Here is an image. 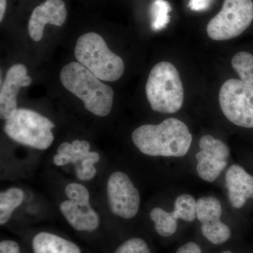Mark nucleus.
I'll return each mask as SVG.
<instances>
[{"mask_svg":"<svg viewBox=\"0 0 253 253\" xmlns=\"http://www.w3.org/2000/svg\"><path fill=\"white\" fill-rule=\"evenodd\" d=\"M131 139L142 154L153 157H182L192 142V135L185 123L174 118L158 125L141 126L133 131Z\"/></svg>","mask_w":253,"mask_h":253,"instance_id":"obj_1","label":"nucleus"},{"mask_svg":"<svg viewBox=\"0 0 253 253\" xmlns=\"http://www.w3.org/2000/svg\"><path fill=\"white\" fill-rule=\"evenodd\" d=\"M63 86L83 101L86 110L99 117L111 113L114 92L81 63L71 62L60 73Z\"/></svg>","mask_w":253,"mask_h":253,"instance_id":"obj_2","label":"nucleus"},{"mask_svg":"<svg viewBox=\"0 0 253 253\" xmlns=\"http://www.w3.org/2000/svg\"><path fill=\"white\" fill-rule=\"evenodd\" d=\"M75 56L78 63L101 81H118L124 73L123 59L114 54L104 38L96 33H85L78 38Z\"/></svg>","mask_w":253,"mask_h":253,"instance_id":"obj_3","label":"nucleus"},{"mask_svg":"<svg viewBox=\"0 0 253 253\" xmlns=\"http://www.w3.org/2000/svg\"><path fill=\"white\" fill-rule=\"evenodd\" d=\"M146 94L151 109L156 112L170 114L181 109L184 88L179 73L172 63L162 61L152 68L146 83Z\"/></svg>","mask_w":253,"mask_h":253,"instance_id":"obj_4","label":"nucleus"},{"mask_svg":"<svg viewBox=\"0 0 253 253\" xmlns=\"http://www.w3.org/2000/svg\"><path fill=\"white\" fill-rule=\"evenodd\" d=\"M54 123L40 113L27 109H18L6 120L4 132L19 144L39 150L49 149L54 141Z\"/></svg>","mask_w":253,"mask_h":253,"instance_id":"obj_5","label":"nucleus"},{"mask_svg":"<svg viewBox=\"0 0 253 253\" xmlns=\"http://www.w3.org/2000/svg\"><path fill=\"white\" fill-rule=\"evenodd\" d=\"M253 20L252 0H224L221 11L208 23L207 33L213 41H228L242 34Z\"/></svg>","mask_w":253,"mask_h":253,"instance_id":"obj_6","label":"nucleus"},{"mask_svg":"<svg viewBox=\"0 0 253 253\" xmlns=\"http://www.w3.org/2000/svg\"><path fill=\"white\" fill-rule=\"evenodd\" d=\"M219 105L223 114L236 126L253 128V89L241 80L229 79L221 86Z\"/></svg>","mask_w":253,"mask_h":253,"instance_id":"obj_7","label":"nucleus"},{"mask_svg":"<svg viewBox=\"0 0 253 253\" xmlns=\"http://www.w3.org/2000/svg\"><path fill=\"white\" fill-rule=\"evenodd\" d=\"M65 194L68 200L63 201L59 210L68 224L80 232L93 233L100 225V219L89 204V193L85 186L78 183L68 184Z\"/></svg>","mask_w":253,"mask_h":253,"instance_id":"obj_8","label":"nucleus"},{"mask_svg":"<svg viewBox=\"0 0 253 253\" xmlns=\"http://www.w3.org/2000/svg\"><path fill=\"white\" fill-rule=\"evenodd\" d=\"M110 211L123 219L135 217L140 206V194L129 176L123 172H113L107 182Z\"/></svg>","mask_w":253,"mask_h":253,"instance_id":"obj_9","label":"nucleus"},{"mask_svg":"<svg viewBox=\"0 0 253 253\" xmlns=\"http://www.w3.org/2000/svg\"><path fill=\"white\" fill-rule=\"evenodd\" d=\"M199 147L196 155L198 174L204 180L212 182L227 166L230 151L225 143L211 135L201 138Z\"/></svg>","mask_w":253,"mask_h":253,"instance_id":"obj_10","label":"nucleus"},{"mask_svg":"<svg viewBox=\"0 0 253 253\" xmlns=\"http://www.w3.org/2000/svg\"><path fill=\"white\" fill-rule=\"evenodd\" d=\"M221 203L216 198L203 197L198 200L196 218L201 223V233L215 246L224 244L231 236L229 226L221 221Z\"/></svg>","mask_w":253,"mask_h":253,"instance_id":"obj_11","label":"nucleus"},{"mask_svg":"<svg viewBox=\"0 0 253 253\" xmlns=\"http://www.w3.org/2000/svg\"><path fill=\"white\" fill-rule=\"evenodd\" d=\"M31 78L24 65L16 63L8 70L0 92V117L9 119L17 111V96L20 88L29 86Z\"/></svg>","mask_w":253,"mask_h":253,"instance_id":"obj_12","label":"nucleus"},{"mask_svg":"<svg viewBox=\"0 0 253 253\" xmlns=\"http://www.w3.org/2000/svg\"><path fill=\"white\" fill-rule=\"evenodd\" d=\"M66 17L67 11L63 0H46L32 13L28 24L30 37L34 41H41L46 24L63 26Z\"/></svg>","mask_w":253,"mask_h":253,"instance_id":"obj_13","label":"nucleus"},{"mask_svg":"<svg viewBox=\"0 0 253 253\" xmlns=\"http://www.w3.org/2000/svg\"><path fill=\"white\" fill-rule=\"evenodd\" d=\"M228 198L231 206L240 209L253 199V176L239 165H231L225 174Z\"/></svg>","mask_w":253,"mask_h":253,"instance_id":"obj_14","label":"nucleus"},{"mask_svg":"<svg viewBox=\"0 0 253 253\" xmlns=\"http://www.w3.org/2000/svg\"><path fill=\"white\" fill-rule=\"evenodd\" d=\"M31 248L33 253H83L81 247L73 241L47 231L33 236Z\"/></svg>","mask_w":253,"mask_h":253,"instance_id":"obj_15","label":"nucleus"},{"mask_svg":"<svg viewBox=\"0 0 253 253\" xmlns=\"http://www.w3.org/2000/svg\"><path fill=\"white\" fill-rule=\"evenodd\" d=\"M90 151V144L87 141L76 140L73 142H63L57 149V154L55 155L53 161L56 166H63L72 163L77 169L83 161L94 154Z\"/></svg>","mask_w":253,"mask_h":253,"instance_id":"obj_16","label":"nucleus"},{"mask_svg":"<svg viewBox=\"0 0 253 253\" xmlns=\"http://www.w3.org/2000/svg\"><path fill=\"white\" fill-rule=\"evenodd\" d=\"M24 193L21 189L13 187L0 193V224L9 220L15 210L22 204Z\"/></svg>","mask_w":253,"mask_h":253,"instance_id":"obj_17","label":"nucleus"},{"mask_svg":"<svg viewBox=\"0 0 253 253\" xmlns=\"http://www.w3.org/2000/svg\"><path fill=\"white\" fill-rule=\"evenodd\" d=\"M150 217L154 221L155 231L164 238L170 237L177 229V219L172 212H167L161 208H155L150 212Z\"/></svg>","mask_w":253,"mask_h":253,"instance_id":"obj_18","label":"nucleus"},{"mask_svg":"<svg viewBox=\"0 0 253 253\" xmlns=\"http://www.w3.org/2000/svg\"><path fill=\"white\" fill-rule=\"evenodd\" d=\"M231 64L240 80L253 89V55L246 51H240L234 55Z\"/></svg>","mask_w":253,"mask_h":253,"instance_id":"obj_19","label":"nucleus"},{"mask_svg":"<svg viewBox=\"0 0 253 253\" xmlns=\"http://www.w3.org/2000/svg\"><path fill=\"white\" fill-rule=\"evenodd\" d=\"M197 201L192 196L182 194L178 196L174 202L172 214L176 219L192 222L196 218Z\"/></svg>","mask_w":253,"mask_h":253,"instance_id":"obj_20","label":"nucleus"},{"mask_svg":"<svg viewBox=\"0 0 253 253\" xmlns=\"http://www.w3.org/2000/svg\"><path fill=\"white\" fill-rule=\"evenodd\" d=\"M171 6L166 0H155L151 6L153 30L158 31L168 26L169 22V13Z\"/></svg>","mask_w":253,"mask_h":253,"instance_id":"obj_21","label":"nucleus"},{"mask_svg":"<svg viewBox=\"0 0 253 253\" xmlns=\"http://www.w3.org/2000/svg\"><path fill=\"white\" fill-rule=\"evenodd\" d=\"M113 253H151V251L145 240L132 237L120 245Z\"/></svg>","mask_w":253,"mask_h":253,"instance_id":"obj_22","label":"nucleus"},{"mask_svg":"<svg viewBox=\"0 0 253 253\" xmlns=\"http://www.w3.org/2000/svg\"><path fill=\"white\" fill-rule=\"evenodd\" d=\"M0 253H21V248L16 241L4 240L0 242Z\"/></svg>","mask_w":253,"mask_h":253,"instance_id":"obj_23","label":"nucleus"},{"mask_svg":"<svg viewBox=\"0 0 253 253\" xmlns=\"http://www.w3.org/2000/svg\"><path fill=\"white\" fill-rule=\"evenodd\" d=\"M212 0H189V6L193 11H201L208 9Z\"/></svg>","mask_w":253,"mask_h":253,"instance_id":"obj_24","label":"nucleus"},{"mask_svg":"<svg viewBox=\"0 0 253 253\" xmlns=\"http://www.w3.org/2000/svg\"><path fill=\"white\" fill-rule=\"evenodd\" d=\"M176 253H203L199 245L194 242H188L176 250Z\"/></svg>","mask_w":253,"mask_h":253,"instance_id":"obj_25","label":"nucleus"},{"mask_svg":"<svg viewBox=\"0 0 253 253\" xmlns=\"http://www.w3.org/2000/svg\"><path fill=\"white\" fill-rule=\"evenodd\" d=\"M6 9V0H0V21L4 18Z\"/></svg>","mask_w":253,"mask_h":253,"instance_id":"obj_26","label":"nucleus"},{"mask_svg":"<svg viewBox=\"0 0 253 253\" xmlns=\"http://www.w3.org/2000/svg\"><path fill=\"white\" fill-rule=\"evenodd\" d=\"M221 253H234L231 252V251H223V252Z\"/></svg>","mask_w":253,"mask_h":253,"instance_id":"obj_27","label":"nucleus"}]
</instances>
